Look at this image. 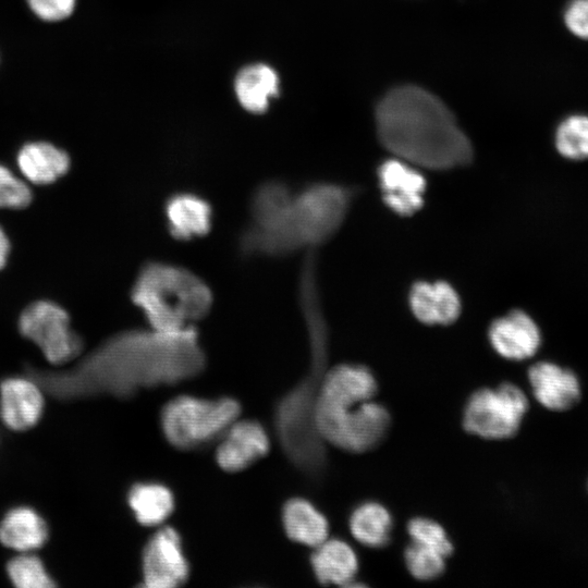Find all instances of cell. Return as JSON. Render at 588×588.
Returning a JSON list of instances; mask_svg holds the SVG:
<instances>
[{
  "label": "cell",
  "instance_id": "cell-1",
  "mask_svg": "<svg viewBox=\"0 0 588 588\" xmlns=\"http://www.w3.org/2000/svg\"><path fill=\"white\" fill-rule=\"evenodd\" d=\"M206 364L196 326L176 332L147 327L117 333L74 371L41 373L37 381L60 399L98 394L130 399L143 390L191 380Z\"/></svg>",
  "mask_w": 588,
  "mask_h": 588
},
{
  "label": "cell",
  "instance_id": "cell-2",
  "mask_svg": "<svg viewBox=\"0 0 588 588\" xmlns=\"http://www.w3.org/2000/svg\"><path fill=\"white\" fill-rule=\"evenodd\" d=\"M376 121L383 147L417 168L451 170L473 159L470 140L451 111L420 87L402 86L387 94Z\"/></svg>",
  "mask_w": 588,
  "mask_h": 588
},
{
  "label": "cell",
  "instance_id": "cell-3",
  "mask_svg": "<svg viewBox=\"0 0 588 588\" xmlns=\"http://www.w3.org/2000/svg\"><path fill=\"white\" fill-rule=\"evenodd\" d=\"M299 310L309 344V369L282 395L273 411L277 439L287 460L306 475H320L326 461L324 442L319 437L314 411L320 382L328 363L329 333L319 286L314 281L297 286Z\"/></svg>",
  "mask_w": 588,
  "mask_h": 588
},
{
  "label": "cell",
  "instance_id": "cell-4",
  "mask_svg": "<svg viewBox=\"0 0 588 588\" xmlns=\"http://www.w3.org/2000/svg\"><path fill=\"white\" fill-rule=\"evenodd\" d=\"M377 391V380L366 366L340 364L327 369L314 411L322 441L351 453L378 446L390 429L391 415L372 401Z\"/></svg>",
  "mask_w": 588,
  "mask_h": 588
},
{
  "label": "cell",
  "instance_id": "cell-5",
  "mask_svg": "<svg viewBox=\"0 0 588 588\" xmlns=\"http://www.w3.org/2000/svg\"><path fill=\"white\" fill-rule=\"evenodd\" d=\"M130 295L147 327L164 332L194 327L209 314L213 304L212 291L201 277L164 260L144 262Z\"/></svg>",
  "mask_w": 588,
  "mask_h": 588
},
{
  "label": "cell",
  "instance_id": "cell-6",
  "mask_svg": "<svg viewBox=\"0 0 588 588\" xmlns=\"http://www.w3.org/2000/svg\"><path fill=\"white\" fill-rule=\"evenodd\" d=\"M241 415V404L234 397L204 399L177 395L160 414L164 438L179 450H195L218 441Z\"/></svg>",
  "mask_w": 588,
  "mask_h": 588
},
{
  "label": "cell",
  "instance_id": "cell-7",
  "mask_svg": "<svg viewBox=\"0 0 588 588\" xmlns=\"http://www.w3.org/2000/svg\"><path fill=\"white\" fill-rule=\"evenodd\" d=\"M356 195L354 188L316 182L295 192L292 224L302 249L316 250L341 229Z\"/></svg>",
  "mask_w": 588,
  "mask_h": 588
},
{
  "label": "cell",
  "instance_id": "cell-8",
  "mask_svg": "<svg viewBox=\"0 0 588 588\" xmlns=\"http://www.w3.org/2000/svg\"><path fill=\"white\" fill-rule=\"evenodd\" d=\"M528 399L515 384L481 388L468 397L463 411V428L487 440L514 437L528 411Z\"/></svg>",
  "mask_w": 588,
  "mask_h": 588
},
{
  "label": "cell",
  "instance_id": "cell-9",
  "mask_svg": "<svg viewBox=\"0 0 588 588\" xmlns=\"http://www.w3.org/2000/svg\"><path fill=\"white\" fill-rule=\"evenodd\" d=\"M19 329L54 365L74 359L83 347L81 338L71 328L66 310L51 301L29 304L20 316Z\"/></svg>",
  "mask_w": 588,
  "mask_h": 588
},
{
  "label": "cell",
  "instance_id": "cell-10",
  "mask_svg": "<svg viewBox=\"0 0 588 588\" xmlns=\"http://www.w3.org/2000/svg\"><path fill=\"white\" fill-rule=\"evenodd\" d=\"M142 577L149 588H175L189 577V565L176 529L160 527L142 553Z\"/></svg>",
  "mask_w": 588,
  "mask_h": 588
},
{
  "label": "cell",
  "instance_id": "cell-11",
  "mask_svg": "<svg viewBox=\"0 0 588 588\" xmlns=\"http://www.w3.org/2000/svg\"><path fill=\"white\" fill-rule=\"evenodd\" d=\"M295 192L280 179H268L254 189L248 201L247 224L285 237L297 252L302 246L292 224Z\"/></svg>",
  "mask_w": 588,
  "mask_h": 588
},
{
  "label": "cell",
  "instance_id": "cell-12",
  "mask_svg": "<svg viewBox=\"0 0 588 588\" xmlns=\"http://www.w3.org/2000/svg\"><path fill=\"white\" fill-rule=\"evenodd\" d=\"M377 177L382 200L392 212L409 217L424 206L427 182L416 166L394 157L378 167Z\"/></svg>",
  "mask_w": 588,
  "mask_h": 588
},
{
  "label": "cell",
  "instance_id": "cell-13",
  "mask_svg": "<svg viewBox=\"0 0 588 588\" xmlns=\"http://www.w3.org/2000/svg\"><path fill=\"white\" fill-rule=\"evenodd\" d=\"M162 216L169 235L181 242L206 236L213 224L215 210L209 199L189 191H175L166 197Z\"/></svg>",
  "mask_w": 588,
  "mask_h": 588
},
{
  "label": "cell",
  "instance_id": "cell-14",
  "mask_svg": "<svg viewBox=\"0 0 588 588\" xmlns=\"http://www.w3.org/2000/svg\"><path fill=\"white\" fill-rule=\"evenodd\" d=\"M217 442V464L229 473L247 468L264 457L270 449L267 430L253 419H236Z\"/></svg>",
  "mask_w": 588,
  "mask_h": 588
},
{
  "label": "cell",
  "instance_id": "cell-15",
  "mask_svg": "<svg viewBox=\"0 0 588 588\" xmlns=\"http://www.w3.org/2000/svg\"><path fill=\"white\" fill-rule=\"evenodd\" d=\"M44 411V394L37 380L14 376L0 382V417L11 430L34 427Z\"/></svg>",
  "mask_w": 588,
  "mask_h": 588
},
{
  "label": "cell",
  "instance_id": "cell-16",
  "mask_svg": "<svg viewBox=\"0 0 588 588\" xmlns=\"http://www.w3.org/2000/svg\"><path fill=\"white\" fill-rule=\"evenodd\" d=\"M488 336L493 350L511 360L532 357L541 344L538 324L528 314L519 309L495 319L490 324Z\"/></svg>",
  "mask_w": 588,
  "mask_h": 588
},
{
  "label": "cell",
  "instance_id": "cell-17",
  "mask_svg": "<svg viewBox=\"0 0 588 588\" xmlns=\"http://www.w3.org/2000/svg\"><path fill=\"white\" fill-rule=\"evenodd\" d=\"M528 380L536 400L551 411H567L581 396L577 376L551 362H539L528 370Z\"/></svg>",
  "mask_w": 588,
  "mask_h": 588
},
{
  "label": "cell",
  "instance_id": "cell-18",
  "mask_svg": "<svg viewBox=\"0 0 588 588\" xmlns=\"http://www.w3.org/2000/svg\"><path fill=\"white\" fill-rule=\"evenodd\" d=\"M414 316L426 324H451L461 314V299L454 287L444 281L415 283L409 292Z\"/></svg>",
  "mask_w": 588,
  "mask_h": 588
},
{
  "label": "cell",
  "instance_id": "cell-19",
  "mask_svg": "<svg viewBox=\"0 0 588 588\" xmlns=\"http://www.w3.org/2000/svg\"><path fill=\"white\" fill-rule=\"evenodd\" d=\"M16 164L28 183L48 185L69 171L71 160L68 152L54 144L34 140L19 149Z\"/></svg>",
  "mask_w": 588,
  "mask_h": 588
},
{
  "label": "cell",
  "instance_id": "cell-20",
  "mask_svg": "<svg viewBox=\"0 0 588 588\" xmlns=\"http://www.w3.org/2000/svg\"><path fill=\"white\" fill-rule=\"evenodd\" d=\"M314 575L321 585L348 587L356 577L358 559L345 541L327 539L316 548L309 559Z\"/></svg>",
  "mask_w": 588,
  "mask_h": 588
},
{
  "label": "cell",
  "instance_id": "cell-21",
  "mask_svg": "<svg viewBox=\"0 0 588 588\" xmlns=\"http://www.w3.org/2000/svg\"><path fill=\"white\" fill-rule=\"evenodd\" d=\"M48 538V526L42 516L29 506H16L0 522V542L23 553L42 547Z\"/></svg>",
  "mask_w": 588,
  "mask_h": 588
},
{
  "label": "cell",
  "instance_id": "cell-22",
  "mask_svg": "<svg viewBox=\"0 0 588 588\" xmlns=\"http://www.w3.org/2000/svg\"><path fill=\"white\" fill-rule=\"evenodd\" d=\"M282 525L294 542L316 548L329 538L326 516L308 500L293 498L282 509Z\"/></svg>",
  "mask_w": 588,
  "mask_h": 588
},
{
  "label": "cell",
  "instance_id": "cell-23",
  "mask_svg": "<svg viewBox=\"0 0 588 588\" xmlns=\"http://www.w3.org/2000/svg\"><path fill=\"white\" fill-rule=\"evenodd\" d=\"M127 503L143 526H160L173 512L172 491L159 482H137L127 492Z\"/></svg>",
  "mask_w": 588,
  "mask_h": 588
},
{
  "label": "cell",
  "instance_id": "cell-24",
  "mask_svg": "<svg viewBox=\"0 0 588 588\" xmlns=\"http://www.w3.org/2000/svg\"><path fill=\"white\" fill-rule=\"evenodd\" d=\"M235 90L246 110L262 113L267 110L270 98L279 93V78L268 65H249L238 73Z\"/></svg>",
  "mask_w": 588,
  "mask_h": 588
},
{
  "label": "cell",
  "instance_id": "cell-25",
  "mask_svg": "<svg viewBox=\"0 0 588 588\" xmlns=\"http://www.w3.org/2000/svg\"><path fill=\"white\" fill-rule=\"evenodd\" d=\"M348 526L359 543L369 548H382L391 540L393 519L382 504L368 501L351 513Z\"/></svg>",
  "mask_w": 588,
  "mask_h": 588
},
{
  "label": "cell",
  "instance_id": "cell-26",
  "mask_svg": "<svg viewBox=\"0 0 588 588\" xmlns=\"http://www.w3.org/2000/svg\"><path fill=\"white\" fill-rule=\"evenodd\" d=\"M554 146L565 159H588V114L574 113L564 118L555 128Z\"/></svg>",
  "mask_w": 588,
  "mask_h": 588
},
{
  "label": "cell",
  "instance_id": "cell-27",
  "mask_svg": "<svg viewBox=\"0 0 588 588\" xmlns=\"http://www.w3.org/2000/svg\"><path fill=\"white\" fill-rule=\"evenodd\" d=\"M7 573L10 580L20 588L54 587V581L42 561L27 552L10 560Z\"/></svg>",
  "mask_w": 588,
  "mask_h": 588
},
{
  "label": "cell",
  "instance_id": "cell-28",
  "mask_svg": "<svg viewBox=\"0 0 588 588\" xmlns=\"http://www.w3.org/2000/svg\"><path fill=\"white\" fill-rule=\"evenodd\" d=\"M404 562L409 574L422 581L439 578L445 569V556L414 541L404 550Z\"/></svg>",
  "mask_w": 588,
  "mask_h": 588
},
{
  "label": "cell",
  "instance_id": "cell-29",
  "mask_svg": "<svg viewBox=\"0 0 588 588\" xmlns=\"http://www.w3.org/2000/svg\"><path fill=\"white\" fill-rule=\"evenodd\" d=\"M406 529L412 541L430 548L445 558L454 550L444 528L433 519L414 517L407 523Z\"/></svg>",
  "mask_w": 588,
  "mask_h": 588
},
{
  "label": "cell",
  "instance_id": "cell-30",
  "mask_svg": "<svg viewBox=\"0 0 588 588\" xmlns=\"http://www.w3.org/2000/svg\"><path fill=\"white\" fill-rule=\"evenodd\" d=\"M33 198L27 181L0 164V209H23Z\"/></svg>",
  "mask_w": 588,
  "mask_h": 588
},
{
  "label": "cell",
  "instance_id": "cell-31",
  "mask_svg": "<svg viewBox=\"0 0 588 588\" xmlns=\"http://www.w3.org/2000/svg\"><path fill=\"white\" fill-rule=\"evenodd\" d=\"M29 10L44 22H61L74 12L76 0H26Z\"/></svg>",
  "mask_w": 588,
  "mask_h": 588
},
{
  "label": "cell",
  "instance_id": "cell-32",
  "mask_svg": "<svg viewBox=\"0 0 588 588\" xmlns=\"http://www.w3.org/2000/svg\"><path fill=\"white\" fill-rule=\"evenodd\" d=\"M563 22L575 37L588 40V0H568L563 10Z\"/></svg>",
  "mask_w": 588,
  "mask_h": 588
},
{
  "label": "cell",
  "instance_id": "cell-33",
  "mask_svg": "<svg viewBox=\"0 0 588 588\" xmlns=\"http://www.w3.org/2000/svg\"><path fill=\"white\" fill-rule=\"evenodd\" d=\"M9 253L10 241L4 230L0 226V270L5 266Z\"/></svg>",
  "mask_w": 588,
  "mask_h": 588
}]
</instances>
